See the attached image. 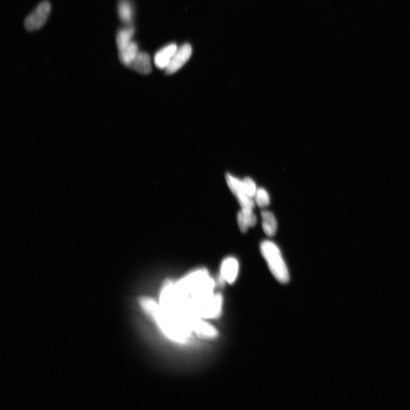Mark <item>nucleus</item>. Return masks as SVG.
I'll list each match as a JSON object with an SVG mask.
<instances>
[{
    "label": "nucleus",
    "mask_w": 410,
    "mask_h": 410,
    "mask_svg": "<svg viewBox=\"0 0 410 410\" xmlns=\"http://www.w3.org/2000/svg\"><path fill=\"white\" fill-rule=\"evenodd\" d=\"M244 190L247 194L254 198L258 190L254 181L250 178H246L243 180Z\"/></svg>",
    "instance_id": "obj_16"
},
{
    "label": "nucleus",
    "mask_w": 410,
    "mask_h": 410,
    "mask_svg": "<svg viewBox=\"0 0 410 410\" xmlns=\"http://www.w3.org/2000/svg\"><path fill=\"white\" fill-rule=\"evenodd\" d=\"M237 222L239 229L242 233H246L250 227L256 225L257 218L253 212V209H242L237 214Z\"/></svg>",
    "instance_id": "obj_9"
},
{
    "label": "nucleus",
    "mask_w": 410,
    "mask_h": 410,
    "mask_svg": "<svg viewBox=\"0 0 410 410\" xmlns=\"http://www.w3.org/2000/svg\"><path fill=\"white\" fill-rule=\"evenodd\" d=\"M140 303L141 307L152 318L168 338L175 342L184 343L191 336L190 330L169 315L159 303L149 298H141Z\"/></svg>",
    "instance_id": "obj_2"
},
{
    "label": "nucleus",
    "mask_w": 410,
    "mask_h": 410,
    "mask_svg": "<svg viewBox=\"0 0 410 410\" xmlns=\"http://www.w3.org/2000/svg\"><path fill=\"white\" fill-rule=\"evenodd\" d=\"M51 11V5L49 1L41 2L36 9L27 16L24 22L25 29L34 31L41 28L46 22Z\"/></svg>",
    "instance_id": "obj_4"
},
{
    "label": "nucleus",
    "mask_w": 410,
    "mask_h": 410,
    "mask_svg": "<svg viewBox=\"0 0 410 410\" xmlns=\"http://www.w3.org/2000/svg\"><path fill=\"white\" fill-rule=\"evenodd\" d=\"M129 68L133 69L141 74H150L151 71V59L150 55L143 51L142 52L139 51Z\"/></svg>",
    "instance_id": "obj_10"
},
{
    "label": "nucleus",
    "mask_w": 410,
    "mask_h": 410,
    "mask_svg": "<svg viewBox=\"0 0 410 410\" xmlns=\"http://www.w3.org/2000/svg\"><path fill=\"white\" fill-rule=\"evenodd\" d=\"M227 184L230 190L236 196L242 209H254L256 202L254 198L248 195L244 190L243 180L230 174L226 175Z\"/></svg>",
    "instance_id": "obj_5"
},
{
    "label": "nucleus",
    "mask_w": 410,
    "mask_h": 410,
    "mask_svg": "<svg viewBox=\"0 0 410 410\" xmlns=\"http://www.w3.org/2000/svg\"><path fill=\"white\" fill-rule=\"evenodd\" d=\"M254 200L260 208H264V207H266L270 204V197L269 194L264 189L259 188L258 189L254 197Z\"/></svg>",
    "instance_id": "obj_15"
},
{
    "label": "nucleus",
    "mask_w": 410,
    "mask_h": 410,
    "mask_svg": "<svg viewBox=\"0 0 410 410\" xmlns=\"http://www.w3.org/2000/svg\"><path fill=\"white\" fill-rule=\"evenodd\" d=\"M177 49V44L173 43L158 50L154 57V63L156 67L161 70H166Z\"/></svg>",
    "instance_id": "obj_8"
},
{
    "label": "nucleus",
    "mask_w": 410,
    "mask_h": 410,
    "mask_svg": "<svg viewBox=\"0 0 410 410\" xmlns=\"http://www.w3.org/2000/svg\"><path fill=\"white\" fill-rule=\"evenodd\" d=\"M139 53L138 44L132 41L125 49L119 51V60L124 65L129 67Z\"/></svg>",
    "instance_id": "obj_13"
},
{
    "label": "nucleus",
    "mask_w": 410,
    "mask_h": 410,
    "mask_svg": "<svg viewBox=\"0 0 410 410\" xmlns=\"http://www.w3.org/2000/svg\"><path fill=\"white\" fill-rule=\"evenodd\" d=\"M239 272V263L234 257L224 259L220 268V274L223 281L232 284L236 281Z\"/></svg>",
    "instance_id": "obj_7"
},
{
    "label": "nucleus",
    "mask_w": 410,
    "mask_h": 410,
    "mask_svg": "<svg viewBox=\"0 0 410 410\" xmlns=\"http://www.w3.org/2000/svg\"><path fill=\"white\" fill-rule=\"evenodd\" d=\"M260 249L275 279L282 284L287 283L290 277L287 264L279 247L272 241L266 240L261 243Z\"/></svg>",
    "instance_id": "obj_3"
},
{
    "label": "nucleus",
    "mask_w": 410,
    "mask_h": 410,
    "mask_svg": "<svg viewBox=\"0 0 410 410\" xmlns=\"http://www.w3.org/2000/svg\"><path fill=\"white\" fill-rule=\"evenodd\" d=\"M172 285L175 302L188 314L199 319H212L221 313L222 296L214 293L215 282L206 270L193 271Z\"/></svg>",
    "instance_id": "obj_1"
},
{
    "label": "nucleus",
    "mask_w": 410,
    "mask_h": 410,
    "mask_svg": "<svg viewBox=\"0 0 410 410\" xmlns=\"http://www.w3.org/2000/svg\"><path fill=\"white\" fill-rule=\"evenodd\" d=\"M261 216L264 233L268 237L275 236L277 232L278 223L274 214L267 210H263L261 213Z\"/></svg>",
    "instance_id": "obj_11"
},
{
    "label": "nucleus",
    "mask_w": 410,
    "mask_h": 410,
    "mask_svg": "<svg viewBox=\"0 0 410 410\" xmlns=\"http://www.w3.org/2000/svg\"><path fill=\"white\" fill-rule=\"evenodd\" d=\"M192 52V47L189 43H184L180 47H178L165 70L167 73L169 75L173 74L180 70L190 59Z\"/></svg>",
    "instance_id": "obj_6"
},
{
    "label": "nucleus",
    "mask_w": 410,
    "mask_h": 410,
    "mask_svg": "<svg viewBox=\"0 0 410 410\" xmlns=\"http://www.w3.org/2000/svg\"><path fill=\"white\" fill-rule=\"evenodd\" d=\"M119 18L127 25H130L133 18V9L129 0H120L118 5Z\"/></svg>",
    "instance_id": "obj_14"
},
{
    "label": "nucleus",
    "mask_w": 410,
    "mask_h": 410,
    "mask_svg": "<svg viewBox=\"0 0 410 410\" xmlns=\"http://www.w3.org/2000/svg\"><path fill=\"white\" fill-rule=\"evenodd\" d=\"M135 32V27L131 25L120 29L118 31L116 35V44L119 51L125 49L130 43L132 42V40Z\"/></svg>",
    "instance_id": "obj_12"
}]
</instances>
